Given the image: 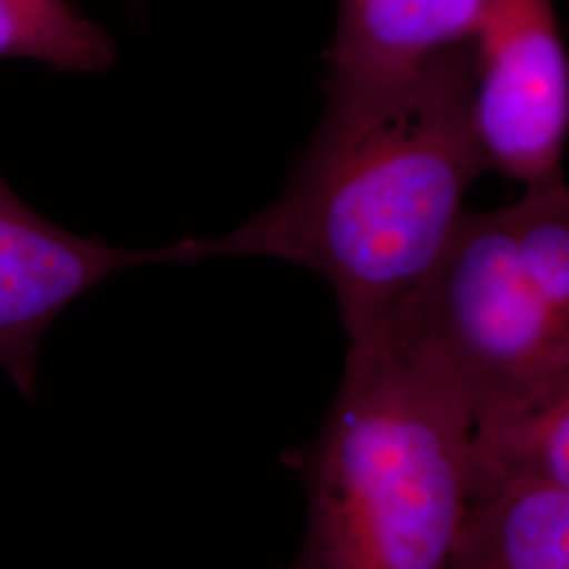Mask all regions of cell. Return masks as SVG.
<instances>
[{
	"label": "cell",
	"instance_id": "9c48e42d",
	"mask_svg": "<svg viewBox=\"0 0 569 569\" xmlns=\"http://www.w3.org/2000/svg\"><path fill=\"white\" fill-rule=\"evenodd\" d=\"M41 61L58 72H106L117 47L70 0H0V61Z\"/></svg>",
	"mask_w": 569,
	"mask_h": 569
},
{
	"label": "cell",
	"instance_id": "52a82bcc",
	"mask_svg": "<svg viewBox=\"0 0 569 569\" xmlns=\"http://www.w3.org/2000/svg\"><path fill=\"white\" fill-rule=\"evenodd\" d=\"M448 569H569V488L521 481L467 502Z\"/></svg>",
	"mask_w": 569,
	"mask_h": 569
},
{
	"label": "cell",
	"instance_id": "7a4b0ae2",
	"mask_svg": "<svg viewBox=\"0 0 569 569\" xmlns=\"http://www.w3.org/2000/svg\"><path fill=\"white\" fill-rule=\"evenodd\" d=\"M470 430L465 401L416 352L390 338L350 346L287 569H448Z\"/></svg>",
	"mask_w": 569,
	"mask_h": 569
},
{
	"label": "cell",
	"instance_id": "3957f363",
	"mask_svg": "<svg viewBox=\"0 0 569 569\" xmlns=\"http://www.w3.org/2000/svg\"><path fill=\"white\" fill-rule=\"evenodd\" d=\"M382 338L425 359L465 401L472 422L569 385V327L528 283L502 207L462 213Z\"/></svg>",
	"mask_w": 569,
	"mask_h": 569
},
{
	"label": "cell",
	"instance_id": "277c9868",
	"mask_svg": "<svg viewBox=\"0 0 569 569\" xmlns=\"http://www.w3.org/2000/svg\"><path fill=\"white\" fill-rule=\"evenodd\" d=\"M472 51L491 169L526 186L563 173L569 68L555 0H479Z\"/></svg>",
	"mask_w": 569,
	"mask_h": 569
},
{
	"label": "cell",
	"instance_id": "30bf717a",
	"mask_svg": "<svg viewBox=\"0 0 569 569\" xmlns=\"http://www.w3.org/2000/svg\"><path fill=\"white\" fill-rule=\"evenodd\" d=\"M517 262L550 315L569 327V190L563 173L502 207Z\"/></svg>",
	"mask_w": 569,
	"mask_h": 569
},
{
	"label": "cell",
	"instance_id": "8992f818",
	"mask_svg": "<svg viewBox=\"0 0 569 569\" xmlns=\"http://www.w3.org/2000/svg\"><path fill=\"white\" fill-rule=\"evenodd\" d=\"M477 28L479 0H340L326 81L397 77L451 47L472 44Z\"/></svg>",
	"mask_w": 569,
	"mask_h": 569
},
{
	"label": "cell",
	"instance_id": "ba28073f",
	"mask_svg": "<svg viewBox=\"0 0 569 569\" xmlns=\"http://www.w3.org/2000/svg\"><path fill=\"white\" fill-rule=\"evenodd\" d=\"M521 481L569 488V385L472 422L467 502Z\"/></svg>",
	"mask_w": 569,
	"mask_h": 569
},
{
	"label": "cell",
	"instance_id": "6da1fadb",
	"mask_svg": "<svg viewBox=\"0 0 569 569\" xmlns=\"http://www.w3.org/2000/svg\"><path fill=\"white\" fill-rule=\"evenodd\" d=\"M326 110L283 192L243 224L188 239L190 264L258 256L326 279L350 346L385 336L491 169L477 61L458 44L397 77L323 84Z\"/></svg>",
	"mask_w": 569,
	"mask_h": 569
},
{
	"label": "cell",
	"instance_id": "5b68a950",
	"mask_svg": "<svg viewBox=\"0 0 569 569\" xmlns=\"http://www.w3.org/2000/svg\"><path fill=\"white\" fill-rule=\"evenodd\" d=\"M188 266L186 239L159 249H122L79 237L42 218L0 176V367L28 403L39 399L47 329L68 306L129 268Z\"/></svg>",
	"mask_w": 569,
	"mask_h": 569
}]
</instances>
